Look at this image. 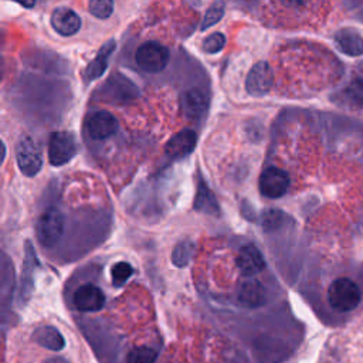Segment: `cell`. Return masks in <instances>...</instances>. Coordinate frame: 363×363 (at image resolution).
<instances>
[{
	"label": "cell",
	"instance_id": "cell-21",
	"mask_svg": "<svg viewBox=\"0 0 363 363\" xmlns=\"http://www.w3.org/2000/svg\"><path fill=\"white\" fill-rule=\"evenodd\" d=\"M156 360V352L147 346H138L130 349L126 357V363H153Z\"/></svg>",
	"mask_w": 363,
	"mask_h": 363
},
{
	"label": "cell",
	"instance_id": "cell-12",
	"mask_svg": "<svg viewBox=\"0 0 363 363\" xmlns=\"http://www.w3.org/2000/svg\"><path fill=\"white\" fill-rule=\"evenodd\" d=\"M208 108L207 94L201 89L193 88L180 96V109L189 119H200Z\"/></svg>",
	"mask_w": 363,
	"mask_h": 363
},
{
	"label": "cell",
	"instance_id": "cell-8",
	"mask_svg": "<svg viewBox=\"0 0 363 363\" xmlns=\"http://www.w3.org/2000/svg\"><path fill=\"white\" fill-rule=\"evenodd\" d=\"M118 119L106 111L95 112L86 121V130L89 136L95 140H104L112 136L118 130Z\"/></svg>",
	"mask_w": 363,
	"mask_h": 363
},
{
	"label": "cell",
	"instance_id": "cell-20",
	"mask_svg": "<svg viewBox=\"0 0 363 363\" xmlns=\"http://www.w3.org/2000/svg\"><path fill=\"white\" fill-rule=\"evenodd\" d=\"M133 274V267L126 262V261H119L112 265L111 268V277H112V284L115 286H122Z\"/></svg>",
	"mask_w": 363,
	"mask_h": 363
},
{
	"label": "cell",
	"instance_id": "cell-3",
	"mask_svg": "<svg viewBox=\"0 0 363 363\" xmlns=\"http://www.w3.org/2000/svg\"><path fill=\"white\" fill-rule=\"evenodd\" d=\"M16 157L18 169L24 176L33 177L40 173L43 167L41 150L31 136L24 135L18 139L16 146Z\"/></svg>",
	"mask_w": 363,
	"mask_h": 363
},
{
	"label": "cell",
	"instance_id": "cell-14",
	"mask_svg": "<svg viewBox=\"0 0 363 363\" xmlns=\"http://www.w3.org/2000/svg\"><path fill=\"white\" fill-rule=\"evenodd\" d=\"M237 267L244 275H254L265 267V261L259 250L252 245H244L237 255Z\"/></svg>",
	"mask_w": 363,
	"mask_h": 363
},
{
	"label": "cell",
	"instance_id": "cell-5",
	"mask_svg": "<svg viewBox=\"0 0 363 363\" xmlns=\"http://www.w3.org/2000/svg\"><path fill=\"white\" fill-rule=\"evenodd\" d=\"M77 153L75 138L71 132H52L48 142V160L52 166H62L68 163Z\"/></svg>",
	"mask_w": 363,
	"mask_h": 363
},
{
	"label": "cell",
	"instance_id": "cell-24",
	"mask_svg": "<svg viewBox=\"0 0 363 363\" xmlns=\"http://www.w3.org/2000/svg\"><path fill=\"white\" fill-rule=\"evenodd\" d=\"M224 14V6L221 3H216L213 4L207 11L206 16L203 18V24H201V30H207L208 27L214 26Z\"/></svg>",
	"mask_w": 363,
	"mask_h": 363
},
{
	"label": "cell",
	"instance_id": "cell-10",
	"mask_svg": "<svg viewBox=\"0 0 363 363\" xmlns=\"http://www.w3.org/2000/svg\"><path fill=\"white\" fill-rule=\"evenodd\" d=\"M196 143H197L196 132L191 129H183L167 140L164 146V152L172 159H182L194 150Z\"/></svg>",
	"mask_w": 363,
	"mask_h": 363
},
{
	"label": "cell",
	"instance_id": "cell-26",
	"mask_svg": "<svg viewBox=\"0 0 363 363\" xmlns=\"http://www.w3.org/2000/svg\"><path fill=\"white\" fill-rule=\"evenodd\" d=\"M44 363H69L65 357H61V356H55V357H50L47 359Z\"/></svg>",
	"mask_w": 363,
	"mask_h": 363
},
{
	"label": "cell",
	"instance_id": "cell-1",
	"mask_svg": "<svg viewBox=\"0 0 363 363\" xmlns=\"http://www.w3.org/2000/svg\"><path fill=\"white\" fill-rule=\"evenodd\" d=\"M328 301L339 312L352 311L360 302V289L352 279L337 278L328 289Z\"/></svg>",
	"mask_w": 363,
	"mask_h": 363
},
{
	"label": "cell",
	"instance_id": "cell-23",
	"mask_svg": "<svg viewBox=\"0 0 363 363\" xmlns=\"http://www.w3.org/2000/svg\"><path fill=\"white\" fill-rule=\"evenodd\" d=\"M225 44V37L221 33H213L203 41V50L208 54H216L223 50Z\"/></svg>",
	"mask_w": 363,
	"mask_h": 363
},
{
	"label": "cell",
	"instance_id": "cell-27",
	"mask_svg": "<svg viewBox=\"0 0 363 363\" xmlns=\"http://www.w3.org/2000/svg\"><path fill=\"white\" fill-rule=\"evenodd\" d=\"M4 157H6V146H4L3 140L0 139V166L4 162Z\"/></svg>",
	"mask_w": 363,
	"mask_h": 363
},
{
	"label": "cell",
	"instance_id": "cell-7",
	"mask_svg": "<svg viewBox=\"0 0 363 363\" xmlns=\"http://www.w3.org/2000/svg\"><path fill=\"white\" fill-rule=\"evenodd\" d=\"M272 85V71L271 67L259 61L257 62L248 72L247 81H245V88L250 95L252 96H261L265 95Z\"/></svg>",
	"mask_w": 363,
	"mask_h": 363
},
{
	"label": "cell",
	"instance_id": "cell-29",
	"mask_svg": "<svg viewBox=\"0 0 363 363\" xmlns=\"http://www.w3.org/2000/svg\"><path fill=\"white\" fill-rule=\"evenodd\" d=\"M20 6H23V7H33L34 3H20Z\"/></svg>",
	"mask_w": 363,
	"mask_h": 363
},
{
	"label": "cell",
	"instance_id": "cell-28",
	"mask_svg": "<svg viewBox=\"0 0 363 363\" xmlns=\"http://www.w3.org/2000/svg\"><path fill=\"white\" fill-rule=\"evenodd\" d=\"M1 78H3V58L0 55V82H1Z\"/></svg>",
	"mask_w": 363,
	"mask_h": 363
},
{
	"label": "cell",
	"instance_id": "cell-9",
	"mask_svg": "<svg viewBox=\"0 0 363 363\" xmlns=\"http://www.w3.org/2000/svg\"><path fill=\"white\" fill-rule=\"evenodd\" d=\"M74 305L82 312H96L105 305V295L96 285L84 284L74 294Z\"/></svg>",
	"mask_w": 363,
	"mask_h": 363
},
{
	"label": "cell",
	"instance_id": "cell-2",
	"mask_svg": "<svg viewBox=\"0 0 363 363\" xmlns=\"http://www.w3.org/2000/svg\"><path fill=\"white\" fill-rule=\"evenodd\" d=\"M64 233V216L60 210L50 207L41 213L35 224V234L44 247H51Z\"/></svg>",
	"mask_w": 363,
	"mask_h": 363
},
{
	"label": "cell",
	"instance_id": "cell-18",
	"mask_svg": "<svg viewBox=\"0 0 363 363\" xmlns=\"http://www.w3.org/2000/svg\"><path fill=\"white\" fill-rule=\"evenodd\" d=\"M194 210L207 213V214L218 213L217 201H216L211 190L206 186V183L203 180H200V183L197 186V193H196V199H194Z\"/></svg>",
	"mask_w": 363,
	"mask_h": 363
},
{
	"label": "cell",
	"instance_id": "cell-22",
	"mask_svg": "<svg viewBox=\"0 0 363 363\" xmlns=\"http://www.w3.org/2000/svg\"><path fill=\"white\" fill-rule=\"evenodd\" d=\"M88 10L94 17L108 18L113 11V3L111 0H92L88 3Z\"/></svg>",
	"mask_w": 363,
	"mask_h": 363
},
{
	"label": "cell",
	"instance_id": "cell-15",
	"mask_svg": "<svg viewBox=\"0 0 363 363\" xmlns=\"http://www.w3.org/2000/svg\"><path fill=\"white\" fill-rule=\"evenodd\" d=\"M31 337L37 345L54 352H58L65 346V340L62 335L54 326H48V325L40 326L33 332Z\"/></svg>",
	"mask_w": 363,
	"mask_h": 363
},
{
	"label": "cell",
	"instance_id": "cell-25",
	"mask_svg": "<svg viewBox=\"0 0 363 363\" xmlns=\"http://www.w3.org/2000/svg\"><path fill=\"white\" fill-rule=\"evenodd\" d=\"M353 89H354V91L352 92V95L356 96V98H359L360 101H363V82H360L359 86H357V88H353Z\"/></svg>",
	"mask_w": 363,
	"mask_h": 363
},
{
	"label": "cell",
	"instance_id": "cell-11",
	"mask_svg": "<svg viewBox=\"0 0 363 363\" xmlns=\"http://www.w3.org/2000/svg\"><path fill=\"white\" fill-rule=\"evenodd\" d=\"M50 21L52 28L65 37L77 34L81 28L79 16L69 7H57L51 14Z\"/></svg>",
	"mask_w": 363,
	"mask_h": 363
},
{
	"label": "cell",
	"instance_id": "cell-19",
	"mask_svg": "<svg viewBox=\"0 0 363 363\" xmlns=\"http://www.w3.org/2000/svg\"><path fill=\"white\" fill-rule=\"evenodd\" d=\"M194 252V244L190 240H183L176 244L172 251V262L176 267H186L190 262V258Z\"/></svg>",
	"mask_w": 363,
	"mask_h": 363
},
{
	"label": "cell",
	"instance_id": "cell-6",
	"mask_svg": "<svg viewBox=\"0 0 363 363\" xmlns=\"http://www.w3.org/2000/svg\"><path fill=\"white\" fill-rule=\"evenodd\" d=\"M289 177L286 172L278 167H268L259 176V190L265 197L277 199L286 193Z\"/></svg>",
	"mask_w": 363,
	"mask_h": 363
},
{
	"label": "cell",
	"instance_id": "cell-17",
	"mask_svg": "<svg viewBox=\"0 0 363 363\" xmlns=\"http://www.w3.org/2000/svg\"><path fill=\"white\" fill-rule=\"evenodd\" d=\"M335 41L337 48L347 55H362L363 54V38L352 31V30H342L335 35Z\"/></svg>",
	"mask_w": 363,
	"mask_h": 363
},
{
	"label": "cell",
	"instance_id": "cell-16",
	"mask_svg": "<svg viewBox=\"0 0 363 363\" xmlns=\"http://www.w3.org/2000/svg\"><path fill=\"white\" fill-rule=\"evenodd\" d=\"M238 301L248 308H257L262 305L265 301L264 286L257 279L244 281L238 289Z\"/></svg>",
	"mask_w": 363,
	"mask_h": 363
},
{
	"label": "cell",
	"instance_id": "cell-4",
	"mask_svg": "<svg viewBox=\"0 0 363 363\" xmlns=\"http://www.w3.org/2000/svg\"><path fill=\"white\" fill-rule=\"evenodd\" d=\"M135 58H136L138 65L143 71L160 72L166 68L170 54L164 45H162L156 41H146L138 48Z\"/></svg>",
	"mask_w": 363,
	"mask_h": 363
},
{
	"label": "cell",
	"instance_id": "cell-13",
	"mask_svg": "<svg viewBox=\"0 0 363 363\" xmlns=\"http://www.w3.org/2000/svg\"><path fill=\"white\" fill-rule=\"evenodd\" d=\"M115 47H116V43L115 40H109L106 41L101 48L99 51L96 52V55L94 57V60H91L84 71V78L91 82L96 78H99L101 75H104V72L106 71L108 68V62H109V58L112 55V52L115 51Z\"/></svg>",
	"mask_w": 363,
	"mask_h": 363
}]
</instances>
